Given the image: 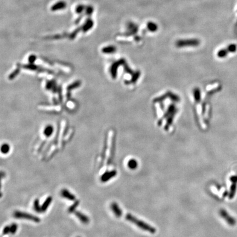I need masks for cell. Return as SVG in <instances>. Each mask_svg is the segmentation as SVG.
<instances>
[{
  "label": "cell",
  "instance_id": "obj_1",
  "mask_svg": "<svg viewBox=\"0 0 237 237\" xmlns=\"http://www.w3.org/2000/svg\"><path fill=\"white\" fill-rule=\"evenodd\" d=\"M125 217L127 220L135 224V225H136L137 227H139L142 230L147 231L152 234L155 233L156 232V229L154 227H152L151 226L145 223L144 221L138 219L131 214H126Z\"/></svg>",
  "mask_w": 237,
  "mask_h": 237
},
{
  "label": "cell",
  "instance_id": "obj_2",
  "mask_svg": "<svg viewBox=\"0 0 237 237\" xmlns=\"http://www.w3.org/2000/svg\"><path fill=\"white\" fill-rule=\"evenodd\" d=\"M200 44V41L197 39H182L178 40L176 43V45L178 48L187 47H197Z\"/></svg>",
  "mask_w": 237,
  "mask_h": 237
},
{
  "label": "cell",
  "instance_id": "obj_3",
  "mask_svg": "<svg viewBox=\"0 0 237 237\" xmlns=\"http://www.w3.org/2000/svg\"><path fill=\"white\" fill-rule=\"evenodd\" d=\"M14 217H16V218H24L28 220L34 222L39 223L41 220L40 218L36 216H34L32 214H28L24 212H20L19 211H16L14 212L13 214Z\"/></svg>",
  "mask_w": 237,
  "mask_h": 237
},
{
  "label": "cell",
  "instance_id": "obj_4",
  "mask_svg": "<svg viewBox=\"0 0 237 237\" xmlns=\"http://www.w3.org/2000/svg\"><path fill=\"white\" fill-rule=\"evenodd\" d=\"M220 213L221 217L224 219V220L226 221L230 226H234L236 224V221L235 220V219L233 217H231L225 210L224 209L221 210Z\"/></svg>",
  "mask_w": 237,
  "mask_h": 237
},
{
  "label": "cell",
  "instance_id": "obj_5",
  "mask_svg": "<svg viewBox=\"0 0 237 237\" xmlns=\"http://www.w3.org/2000/svg\"><path fill=\"white\" fill-rule=\"evenodd\" d=\"M117 174V172L116 170H112V171L106 172L104 174H102L101 180L103 182H106L109 181L112 178L114 177Z\"/></svg>",
  "mask_w": 237,
  "mask_h": 237
},
{
  "label": "cell",
  "instance_id": "obj_6",
  "mask_svg": "<svg viewBox=\"0 0 237 237\" xmlns=\"http://www.w3.org/2000/svg\"><path fill=\"white\" fill-rule=\"evenodd\" d=\"M74 214H75L76 217L78 218L79 220L82 223L85 224H89V217L86 216L85 214H82L81 212L75 211Z\"/></svg>",
  "mask_w": 237,
  "mask_h": 237
},
{
  "label": "cell",
  "instance_id": "obj_7",
  "mask_svg": "<svg viewBox=\"0 0 237 237\" xmlns=\"http://www.w3.org/2000/svg\"><path fill=\"white\" fill-rule=\"evenodd\" d=\"M111 209L114 214H115L116 217H120L121 216L122 211L118 204H116V203H113L111 205Z\"/></svg>",
  "mask_w": 237,
  "mask_h": 237
},
{
  "label": "cell",
  "instance_id": "obj_8",
  "mask_svg": "<svg viewBox=\"0 0 237 237\" xmlns=\"http://www.w3.org/2000/svg\"><path fill=\"white\" fill-rule=\"evenodd\" d=\"M61 195L63 197L66 198V199H68L69 200L74 201L76 200L75 195H74V194H72V193H70L69 191L66 189H64L61 191Z\"/></svg>",
  "mask_w": 237,
  "mask_h": 237
},
{
  "label": "cell",
  "instance_id": "obj_9",
  "mask_svg": "<svg viewBox=\"0 0 237 237\" xmlns=\"http://www.w3.org/2000/svg\"><path fill=\"white\" fill-rule=\"evenodd\" d=\"M230 181L232 182V185L230 188V198L233 197L234 195L236 193V187L237 184V176H232L230 178Z\"/></svg>",
  "mask_w": 237,
  "mask_h": 237
},
{
  "label": "cell",
  "instance_id": "obj_10",
  "mask_svg": "<svg viewBox=\"0 0 237 237\" xmlns=\"http://www.w3.org/2000/svg\"><path fill=\"white\" fill-rule=\"evenodd\" d=\"M52 201V198L51 197H48L46 199V200L45 201L42 205L41 206V212L46 211L47 208L49 207L50 204H51Z\"/></svg>",
  "mask_w": 237,
  "mask_h": 237
},
{
  "label": "cell",
  "instance_id": "obj_11",
  "mask_svg": "<svg viewBox=\"0 0 237 237\" xmlns=\"http://www.w3.org/2000/svg\"><path fill=\"white\" fill-rule=\"evenodd\" d=\"M147 28L151 32H155L158 30V26L155 23L152 22H149L147 24Z\"/></svg>",
  "mask_w": 237,
  "mask_h": 237
},
{
  "label": "cell",
  "instance_id": "obj_12",
  "mask_svg": "<svg viewBox=\"0 0 237 237\" xmlns=\"http://www.w3.org/2000/svg\"><path fill=\"white\" fill-rule=\"evenodd\" d=\"M80 204V201L75 200L72 205H71L68 209V212L69 213H74L76 211V209L78 206Z\"/></svg>",
  "mask_w": 237,
  "mask_h": 237
},
{
  "label": "cell",
  "instance_id": "obj_13",
  "mask_svg": "<svg viewBox=\"0 0 237 237\" xmlns=\"http://www.w3.org/2000/svg\"><path fill=\"white\" fill-rule=\"evenodd\" d=\"M34 209L37 212H41V206L40 205L39 200L36 199L34 202Z\"/></svg>",
  "mask_w": 237,
  "mask_h": 237
},
{
  "label": "cell",
  "instance_id": "obj_14",
  "mask_svg": "<svg viewBox=\"0 0 237 237\" xmlns=\"http://www.w3.org/2000/svg\"><path fill=\"white\" fill-rule=\"evenodd\" d=\"M137 162L136 161L135 159H131L128 161V168L131 169H135L137 167Z\"/></svg>",
  "mask_w": 237,
  "mask_h": 237
},
{
  "label": "cell",
  "instance_id": "obj_15",
  "mask_svg": "<svg viewBox=\"0 0 237 237\" xmlns=\"http://www.w3.org/2000/svg\"><path fill=\"white\" fill-rule=\"evenodd\" d=\"M18 230V226L16 224H13L10 226V233L14 234Z\"/></svg>",
  "mask_w": 237,
  "mask_h": 237
},
{
  "label": "cell",
  "instance_id": "obj_16",
  "mask_svg": "<svg viewBox=\"0 0 237 237\" xmlns=\"http://www.w3.org/2000/svg\"><path fill=\"white\" fill-rule=\"evenodd\" d=\"M10 151V146L7 144L3 145L1 147V151L4 153L6 154L8 151Z\"/></svg>",
  "mask_w": 237,
  "mask_h": 237
},
{
  "label": "cell",
  "instance_id": "obj_17",
  "mask_svg": "<svg viewBox=\"0 0 237 237\" xmlns=\"http://www.w3.org/2000/svg\"><path fill=\"white\" fill-rule=\"evenodd\" d=\"M9 233H10V226H7L3 228V234L6 235Z\"/></svg>",
  "mask_w": 237,
  "mask_h": 237
},
{
  "label": "cell",
  "instance_id": "obj_18",
  "mask_svg": "<svg viewBox=\"0 0 237 237\" xmlns=\"http://www.w3.org/2000/svg\"><path fill=\"white\" fill-rule=\"evenodd\" d=\"M52 128H51V127H48V128H47L46 129V131H45V134H46V135H47V136H49V135L52 133Z\"/></svg>",
  "mask_w": 237,
  "mask_h": 237
}]
</instances>
